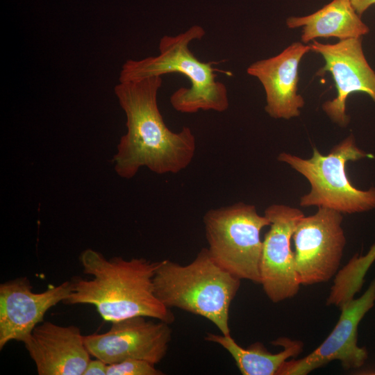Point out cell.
<instances>
[{"label": "cell", "mask_w": 375, "mask_h": 375, "mask_svg": "<svg viewBox=\"0 0 375 375\" xmlns=\"http://www.w3.org/2000/svg\"><path fill=\"white\" fill-rule=\"evenodd\" d=\"M161 76L119 82L114 88L126 117L127 132L117 145L114 168L122 178H133L145 167L157 174H177L192 161L196 139L191 128L178 132L165 124L157 103Z\"/></svg>", "instance_id": "obj_1"}, {"label": "cell", "mask_w": 375, "mask_h": 375, "mask_svg": "<svg viewBox=\"0 0 375 375\" xmlns=\"http://www.w3.org/2000/svg\"><path fill=\"white\" fill-rule=\"evenodd\" d=\"M80 262L83 273L92 278L73 281L67 303L92 304L110 322L135 316L168 324L174 321V314L154 292L153 279L159 261L122 257L108 260L99 252L88 249L81 253Z\"/></svg>", "instance_id": "obj_2"}, {"label": "cell", "mask_w": 375, "mask_h": 375, "mask_svg": "<svg viewBox=\"0 0 375 375\" xmlns=\"http://www.w3.org/2000/svg\"><path fill=\"white\" fill-rule=\"evenodd\" d=\"M204 35L205 31L199 25L192 26L176 35H164L159 42V55L126 60L119 74V82L179 73L188 78L190 87L180 88L171 95L170 103L176 111H226L229 105L226 85L216 80L212 63L200 61L189 48L191 42Z\"/></svg>", "instance_id": "obj_3"}, {"label": "cell", "mask_w": 375, "mask_h": 375, "mask_svg": "<svg viewBox=\"0 0 375 375\" xmlns=\"http://www.w3.org/2000/svg\"><path fill=\"white\" fill-rule=\"evenodd\" d=\"M240 281L219 267L207 248L188 265L159 261L153 279L155 294L164 306L204 317L223 335H231L229 310Z\"/></svg>", "instance_id": "obj_4"}, {"label": "cell", "mask_w": 375, "mask_h": 375, "mask_svg": "<svg viewBox=\"0 0 375 375\" xmlns=\"http://www.w3.org/2000/svg\"><path fill=\"white\" fill-rule=\"evenodd\" d=\"M365 157L372 156L360 149L351 135L335 145L326 156L314 148L310 158L282 152L278 160L289 165L310 184V192L300 199L301 206H317L342 214H352L375 209V188L357 189L346 172L348 161Z\"/></svg>", "instance_id": "obj_5"}, {"label": "cell", "mask_w": 375, "mask_h": 375, "mask_svg": "<svg viewBox=\"0 0 375 375\" xmlns=\"http://www.w3.org/2000/svg\"><path fill=\"white\" fill-rule=\"evenodd\" d=\"M203 222L212 259L240 280L260 284V233L269 226L268 218L255 206L238 202L208 210Z\"/></svg>", "instance_id": "obj_6"}, {"label": "cell", "mask_w": 375, "mask_h": 375, "mask_svg": "<svg viewBox=\"0 0 375 375\" xmlns=\"http://www.w3.org/2000/svg\"><path fill=\"white\" fill-rule=\"evenodd\" d=\"M342 213L319 208L298 222L292 239L299 283L308 285L329 281L337 272L346 239Z\"/></svg>", "instance_id": "obj_7"}, {"label": "cell", "mask_w": 375, "mask_h": 375, "mask_svg": "<svg viewBox=\"0 0 375 375\" xmlns=\"http://www.w3.org/2000/svg\"><path fill=\"white\" fill-rule=\"evenodd\" d=\"M264 215L270 224L262 240L260 284L269 300L278 303L293 297L299 290L291 239L304 215L299 209L283 204L268 206Z\"/></svg>", "instance_id": "obj_8"}, {"label": "cell", "mask_w": 375, "mask_h": 375, "mask_svg": "<svg viewBox=\"0 0 375 375\" xmlns=\"http://www.w3.org/2000/svg\"><path fill=\"white\" fill-rule=\"evenodd\" d=\"M106 333L84 336L91 356L106 364L127 359L159 363L166 356L172 340L170 324L135 316L111 322Z\"/></svg>", "instance_id": "obj_9"}, {"label": "cell", "mask_w": 375, "mask_h": 375, "mask_svg": "<svg viewBox=\"0 0 375 375\" xmlns=\"http://www.w3.org/2000/svg\"><path fill=\"white\" fill-rule=\"evenodd\" d=\"M362 38L340 40L335 44H322L313 40L311 51L320 54L324 65L317 72L332 76L337 96L322 104L328 117L341 127L348 125L350 118L346 112V101L349 94L363 92L375 102V72L365 56Z\"/></svg>", "instance_id": "obj_10"}, {"label": "cell", "mask_w": 375, "mask_h": 375, "mask_svg": "<svg viewBox=\"0 0 375 375\" xmlns=\"http://www.w3.org/2000/svg\"><path fill=\"white\" fill-rule=\"evenodd\" d=\"M375 302V279L358 299H353L341 309L335 326L326 340L312 352L299 360H287L278 375H306L333 360L345 369L362 366L367 351L357 344L359 323Z\"/></svg>", "instance_id": "obj_11"}, {"label": "cell", "mask_w": 375, "mask_h": 375, "mask_svg": "<svg viewBox=\"0 0 375 375\" xmlns=\"http://www.w3.org/2000/svg\"><path fill=\"white\" fill-rule=\"evenodd\" d=\"M72 282L65 281L45 291L35 293L26 277L0 285V349L12 341L24 342L49 309L65 301L72 290Z\"/></svg>", "instance_id": "obj_12"}, {"label": "cell", "mask_w": 375, "mask_h": 375, "mask_svg": "<svg viewBox=\"0 0 375 375\" xmlns=\"http://www.w3.org/2000/svg\"><path fill=\"white\" fill-rule=\"evenodd\" d=\"M310 45L295 42L279 54L251 64L248 74L256 77L266 95V112L274 119H290L300 115L304 106L303 97L297 93L299 67Z\"/></svg>", "instance_id": "obj_13"}, {"label": "cell", "mask_w": 375, "mask_h": 375, "mask_svg": "<svg viewBox=\"0 0 375 375\" xmlns=\"http://www.w3.org/2000/svg\"><path fill=\"white\" fill-rule=\"evenodd\" d=\"M39 375H83L90 353L76 326L38 325L23 342Z\"/></svg>", "instance_id": "obj_14"}, {"label": "cell", "mask_w": 375, "mask_h": 375, "mask_svg": "<svg viewBox=\"0 0 375 375\" xmlns=\"http://www.w3.org/2000/svg\"><path fill=\"white\" fill-rule=\"evenodd\" d=\"M290 28L302 27L301 41L306 44L318 38L340 40L362 38L369 32L349 0H332L317 11L303 17H290Z\"/></svg>", "instance_id": "obj_15"}, {"label": "cell", "mask_w": 375, "mask_h": 375, "mask_svg": "<svg viewBox=\"0 0 375 375\" xmlns=\"http://www.w3.org/2000/svg\"><path fill=\"white\" fill-rule=\"evenodd\" d=\"M205 340L218 344L226 349L235 361L243 375H278L283 365L290 358L297 356L303 350V343L288 338H278L272 342L283 350L270 353L260 342H256L247 349L240 347L231 335L207 333Z\"/></svg>", "instance_id": "obj_16"}, {"label": "cell", "mask_w": 375, "mask_h": 375, "mask_svg": "<svg viewBox=\"0 0 375 375\" xmlns=\"http://www.w3.org/2000/svg\"><path fill=\"white\" fill-rule=\"evenodd\" d=\"M374 260L375 244L365 256H354L338 273L326 303L342 308L352 300L361 288L364 276Z\"/></svg>", "instance_id": "obj_17"}, {"label": "cell", "mask_w": 375, "mask_h": 375, "mask_svg": "<svg viewBox=\"0 0 375 375\" xmlns=\"http://www.w3.org/2000/svg\"><path fill=\"white\" fill-rule=\"evenodd\" d=\"M164 373L155 367V364L138 359H127L108 364L106 375H162Z\"/></svg>", "instance_id": "obj_18"}, {"label": "cell", "mask_w": 375, "mask_h": 375, "mask_svg": "<svg viewBox=\"0 0 375 375\" xmlns=\"http://www.w3.org/2000/svg\"><path fill=\"white\" fill-rule=\"evenodd\" d=\"M107 365L100 359H90L83 375H106Z\"/></svg>", "instance_id": "obj_19"}, {"label": "cell", "mask_w": 375, "mask_h": 375, "mask_svg": "<svg viewBox=\"0 0 375 375\" xmlns=\"http://www.w3.org/2000/svg\"><path fill=\"white\" fill-rule=\"evenodd\" d=\"M356 11L362 16L372 6L375 4V0H349Z\"/></svg>", "instance_id": "obj_20"}]
</instances>
